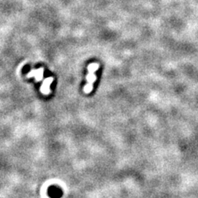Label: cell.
<instances>
[{"label":"cell","instance_id":"1","mask_svg":"<svg viewBox=\"0 0 198 198\" xmlns=\"http://www.w3.org/2000/svg\"><path fill=\"white\" fill-rule=\"evenodd\" d=\"M99 68V64L97 63H92L88 66V74L86 77L87 80V84L84 87V92L86 94L90 93L93 88V84L97 79V76L95 75V72L98 70Z\"/></svg>","mask_w":198,"mask_h":198},{"label":"cell","instance_id":"3","mask_svg":"<svg viewBox=\"0 0 198 198\" xmlns=\"http://www.w3.org/2000/svg\"><path fill=\"white\" fill-rule=\"evenodd\" d=\"M53 78H48L44 81V84L41 87V92L44 94H49L50 93V84L53 82Z\"/></svg>","mask_w":198,"mask_h":198},{"label":"cell","instance_id":"2","mask_svg":"<svg viewBox=\"0 0 198 198\" xmlns=\"http://www.w3.org/2000/svg\"><path fill=\"white\" fill-rule=\"evenodd\" d=\"M47 193L50 198H61L64 192H63V190L59 186L52 185V186L49 187Z\"/></svg>","mask_w":198,"mask_h":198},{"label":"cell","instance_id":"4","mask_svg":"<svg viewBox=\"0 0 198 198\" xmlns=\"http://www.w3.org/2000/svg\"><path fill=\"white\" fill-rule=\"evenodd\" d=\"M32 74H30V75H28V77H31V76H35V78H36V80L37 81H40V80H41L42 79V76H43V69H40V70H37L33 71V72H31Z\"/></svg>","mask_w":198,"mask_h":198}]
</instances>
